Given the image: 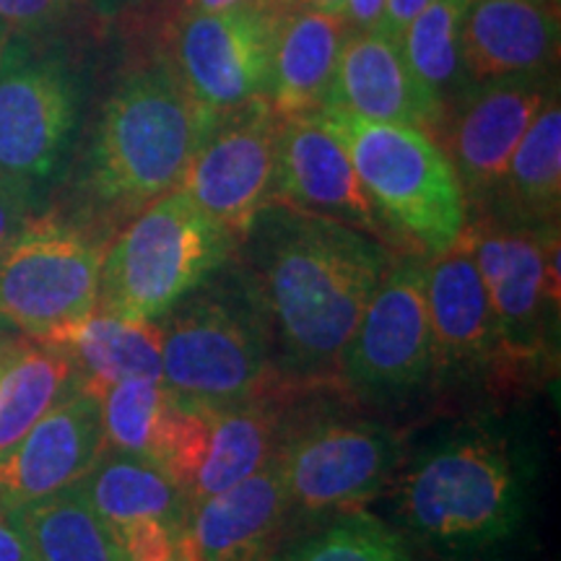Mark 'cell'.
<instances>
[{"instance_id":"obj_1","label":"cell","mask_w":561,"mask_h":561,"mask_svg":"<svg viewBox=\"0 0 561 561\" xmlns=\"http://www.w3.org/2000/svg\"><path fill=\"white\" fill-rule=\"evenodd\" d=\"M543 462L528 413H468L405 450L388 486L392 525L434 561H510L530 543Z\"/></svg>"},{"instance_id":"obj_2","label":"cell","mask_w":561,"mask_h":561,"mask_svg":"<svg viewBox=\"0 0 561 561\" xmlns=\"http://www.w3.org/2000/svg\"><path fill=\"white\" fill-rule=\"evenodd\" d=\"M234 257L261 301L280 388L322 392L339 385L343 351L396 261L390 244L271 203L237 240Z\"/></svg>"},{"instance_id":"obj_3","label":"cell","mask_w":561,"mask_h":561,"mask_svg":"<svg viewBox=\"0 0 561 561\" xmlns=\"http://www.w3.org/2000/svg\"><path fill=\"white\" fill-rule=\"evenodd\" d=\"M214 123L170 60L125 76L104 102L83 167V191L94 206L91 229L117 234L138 210L178 191Z\"/></svg>"},{"instance_id":"obj_4","label":"cell","mask_w":561,"mask_h":561,"mask_svg":"<svg viewBox=\"0 0 561 561\" xmlns=\"http://www.w3.org/2000/svg\"><path fill=\"white\" fill-rule=\"evenodd\" d=\"M153 322L161 382L180 401L224 409L284 390L261 301L234 255Z\"/></svg>"},{"instance_id":"obj_5","label":"cell","mask_w":561,"mask_h":561,"mask_svg":"<svg viewBox=\"0 0 561 561\" xmlns=\"http://www.w3.org/2000/svg\"><path fill=\"white\" fill-rule=\"evenodd\" d=\"M318 115L346 146L390 242L430 257L460 240L468 221L466 198L432 133L335 107H320Z\"/></svg>"},{"instance_id":"obj_6","label":"cell","mask_w":561,"mask_h":561,"mask_svg":"<svg viewBox=\"0 0 561 561\" xmlns=\"http://www.w3.org/2000/svg\"><path fill=\"white\" fill-rule=\"evenodd\" d=\"M462 240L489 294L504 388L546 377L559 356V224L533 227L476 214Z\"/></svg>"},{"instance_id":"obj_7","label":"cell","mask_w":561,"mask_h":561,"mask_svg":"<svg viewBox=\"0 0 561 561\" xmlns=\"http://www.w3.org/2000/svg\"><path fill=\"white\" fill-rule=\"evenodd\" d=\"M237 237L182 187L138 210L110 240L96 310L153 322L234 255Z\"/></svg>"},{"instance_id":"obj_8","label":"cell","mask_w":561,"mask_h":561,"mask_svg":"<svg viewBox=\"0 0 561 561\" xmlns=\"http://www.w3.org/2000/svg\"><path fill=\"white\" fill-rule=\"evenodd\" d=\"M107 237L83 221L34 214L0 255V320L55 343L96 310Z\"/></svg>"},{"instance_id":"obj_9","label":"cell","mask_w":561,"mask_h":561,"mask_svg":"<svg viewBox=\"0 0 561 561\" xmlns=\"http://www.w3.org/2000/svg\"><path fill=\"white\" fill-rule=\"evenodd\" d=\"M278 458L291 523H299L382 496L405 458V437L375 419L297 411Z\"/></svg>"},{"instance_id":"obj_10","label":"cell","mask_w":561,"mask_h":561,"mask_svg":"<svg viewBox=\"0 0 561 561\" xmlns=\"http://www.w3.org/2000/svg\"><path fill=\"white\" fill-rule=\"evenodd\" d=\"M339 388L380 411L405 409L434 392L424 255H396L343 351Z\"/></svg>"},{"instance_id":"obj_11","label":"cell","mask_w":561,"mask_h":561,"mask_svg":"<svg viewBox=\"0 0 561 561\" xmlns=\"http://www.w3.org/2000/svg\"><path fill=\"white\" fill-rule=\"evenodd\" d=\"M79 123L68 62L26 42L0 47V178L32 187L53 178Z\"/></svg>"},{"instance_id":"obj_12","label":"cell","mask_w":561,"mask_h":561,"mask_svg":"<svg viewBox=\"0 0 561 561\" xmlns=\"http://www.w3.org/2000/svg\"><path fill=\"white\" fill-rule=\"evenodd\" d=\"M557 94L551 73H517L471 81L447 104L434 140L450 159L468 214L494 201L525 130Z\"/></svg>"},{"instance_id":"obj_13","label":"cell","mask_w":561,"mask_h":561,"mask_svg":"<svg viewBox=\"0 0 561 561\" xmlns=\"http://www.w3.org/2000/svg\"><path fill=\"white\" fill-rule=\"evenodd\" d=\"M284 13L268 0L187 13L174 32L170 60L187 94L214 117L268 94Z\"/></svg>"},{"instance_id":"obj_14","label":"cell","mask_w":561,"mask_h":561,"mask_svg":"<svg viewBox=\"0 0 561 561\" xmlns=\"http://www.w3.org/2000/svg\"><path fill=\"white\" fill-rule=\"evenodd\" d=\"M280 115L261 96L216 117L182 178V191L240 240L271 206Z\"/></svg>"},{"instance_id":"obj_15","label":"cell","mask_w":561,"mask_h":561,"mask_svg":"<svg viewBox=\"0 0 561 561\" xmlns=\"http://www.w3.org/2000/svg\"><path fill=\"white\" fill-rule=\"evenodd\" d=\"M434 392L500 388L502 359L486 286L466 240L426 257Z\"/></svg>"},{"instance_id":"obj_16","label":"cell","mask_w":561,"mask_h":561,"mask_svg":"<svg viewBox=\"0 0 561 561\" xmlns=\"http://www.w3.org/2000/svg\"><path fill=\"white\" fill-rule=\"evenodd\" d=\"M271 203L328 216L377 240H388L346 146L328 128L318 110L280 117Z\"/></svg>"},{"instance_id":"obj_17","label":"cell","mask_w":561,"mask_h":561,"mask_svg":"<svg viewBox=\"0 0 561 561\" xmlns=\"http://www.w3.org/2000/svg\"><path fill=\"white\" fill-rule=\"evenodd\" d=\"M110 450L164 468L187 494L206 458L210 409L180 401L164 382L128 380L96 392Z\"/></svg>"},{"instance_id":"obj_18","label":"cell","mask_w":561,"mask_h":561,"mask_svg":"<svg viewBox=\"0 0 561 561\" xmlns=\"http://www.w3.org/2000/svg\"><path fill=\"white\" fill-rule=\"evenodd\" d=\"M102 403L81 388L0 455V507L11 510L79 483L104 453Z\"/></svg>"},{"instance_id":"obj_19","label":"cell","mask_w":561,"mask_h":561,"mask_svg":"<svg viewBox=\"0 0 561 561\" xmlns=\"http://www.w3.org/2000/svg\"><path fill=\"white\" fill-rule=\"evenodd\" d=\"M291 525L278 453L234 486L193 502L182 549L187 561H263Z\"/></svg>"},{"instance_id":"obj_20","label":"cell","mask_w":561,"mask_h":561,"mask_svg":"<svg viewBox=\"0 0 561 561\" xmlns=\"http://www.w3.org/2000/svg\"><path fill=\"white\" fill-rule=\"evenodd\" d=\"M325 107L377 123L413 125L437 133L445 107L411 73L401 45L380 30L348 32Z\"/></svg>"},{"instance_id":"obj_21","label":"cell","mask_w":561,"mask_h":561,"mask_svg":"<svg viewBox=\"0 0 561 561\" xmlns=\"http://www.w3.org/2000/svg\"><path fill=\"white\" fill-rule=\"evenodd\" d=\"M557 0H471L460 50L468 81L551 73L559 60Z\"/></svg>"},{"instance_id":"obj_22","label":"cell","mask_w":561,"mask_h":561,"mask_svg":"<svg viewBox=\"0 0 561 561\" xmlns=\"http://www.w3.org/2000/svg\"><path fill=\"white\" fill-rule=\"evenodd\" d=\"M301 392L276 390L252 401L210 409L206 458L187 486V500L201 502L234 486L278 453L289 432Z\"/></svg>"},{"instance_id":"obj_23","label":"cell","mask_w":561,"mask_h":561,"mask_svg":"<svg viewBox=\"0 0 561 561\" xmlns=\"http://www.w3.org/2000/svg\"><path fill=\"white\" fill-rule=\"evenodd\" d=\"M348 32L346 19L335 13L297 9L280 16L265 94L280 117L325 107Z\"/></svg>"},{"instance_id":"obj_24","label":"cell","mask_w":561,"mask_h":561,"mask_svg":"<svg viewBox=\"0 0 561 561\" xmlns=\"http://www.w3.org/2000/svg\"><path fill=\"white\" fill-rule=\"evenodd\" d=\"M76 486L83 491L112 533L140 523L164 525L178 536L185 533L191 500L157 462L104 447Z\"/></svg>"},{"instance_id":"obj_25","label":"cell","mask_w":561,"mask_h":561,"mask_svg":"<svg viewBox=\"0 0 561 561\" xmlns=\"http://www.w3.org/2000/svg\"><path fill=\"white\" fill-rule=\"evenodd\" d=\"M561 210V104L559 94L543 104L512 153L494 201L481 214L496 219L559 224ZM476 216V214H473Z\"/></svg>"},{"instance_id":"obj_26","label":"cell","mask_w":561,"mask_h":561,"mask_svg":"<svg viewBox=\"0 0 561 561\" xmlns=\"http://www.w3.org/2000/svg\"><path fill=\"white\" fill-rule=\"evenodd\" d=\"M55 343L73 356L81 385L94 396L115 382H161V343L157 322L128 320L121 314L94 310Z\"/></svg>"},{"instance_id":"obj_27","label":"cell","mask_w":561,"mask_h":561,"mask_svg":"<svg viewBox=\"0 0 561 561\" xmlns=\"http://www.w3.org/2000/svg\"><path fill=\"white\" fill-rule=\"evenodd\" d=\"M81 388L79 367L66 348L24 335L0 367V455Z\"/></svg>"},{"instance_id":"obj_28","label":"cell","mask_w":561,"mask_h":561,"mask_svg":"<svg viewBox=\"0 0 561 561\" xmlns=\"http://www.w3.org/2000/svg\"><path fill=\"white\" fill-rule=\"evenodd\" d=\"M5 512L24 536L34 561H125L115 533L76 483Z\"/></svg>"},{"instance_id":"obj_29","label":"cell","mask_w":561,"mask_h":561,"mask_svg":"<svg viewBox=\"0 0 561 561\" xmlns=\"http://www.w3.org/2000/svg\"><path fill=\"white\" fill-rule=\"evenodd\" d=\"M305 530L280 538L263 561H419L396 525L364 507L312 517Z\"/></svg>"},{"instance_id":"obj_30","label":"cell","mask_w":561,"mask_h":561,"mask_svg":"<svg viewBox=\"0 0 561 561\" xmlns=\"http://www.w3.org/2000/svg\"><path fill=\"white\" fill-rule=\"evenodd\" d=\"M468 3L471 0H430V5L405 26L403 37L398 39L411 73L445 110L471 83L462 68L460 50V30Z\"/></svg>"},{"instance_id":"obj_31","label":"cell","mask_w":561,"mask_h":561,"mask_svg":"<svg viewBox=\"0 0 561 561\" xmlns=\"http://www.w3.org/2000/svg\"><path fill=\"white\" fill-rule=\"evenodd\" d=\"M76 0H0V26L5 32H42L58 24Z\"/></svg>"},{"instance_id":"obj_32","label":"cell","mask_w":561,"mask_h":561,"mask_svg":"<svg viewBox=\"0 0 561 561\" xmlns=\"http://www.w3.org/2000/svg\"><path fill=\"white\" fill-rule=\"evenodd\" d=\"M34 216V191L21 182L0 178V255Z\"/></svg>"},{"instance_id":"obj_33","label":"cell","mask_w":561,"mask_h":561,"mask_svg":"<svg viewBox=\"0 0 561 561\" xmlns=\"http://www.w3.org/2000/svg\"><path fill=\"white\" fill-rule=\"evenodd\" d=\"M430 5V0H385V11L380 19V32L390 39H401L405 26Z\"/></svg>"},{"instance_id":"obj_34","label":"cell","mask_w":561,"mask_h":561,"mask_svg":"<svg viewBox=\"0 0 561 561\" xmlns=\"http://www.w3.org/2000/svg\"><path fill=\"white\" fill-rule=\"evenodd\" d=\"M385 11V0H346V24L354 32L380 30V19Z\"/></svg>"},{"instance_id":"obj_35","label":"cell","mask_w":561,"mask_h":561,"mask_svg":"<svg viewBox=\"0 0 561 561\" xmlns=\"http://www.w3.org/2000/svg\"><path fill=\"white\" fill-rule=\"evenodd\" d=\"M0 561H34L24 536L3 507H0Z\"/></svg>"},{"instance_id":"obj_36","label":"cell","mask_w":561,"mask_h":561,"mask_svg":"<svg viewBox=\"0 0 561 561\" xmlns=\"http://www.w3.org/2000/svg\"><path fill=\"white\" fill-rule=\"evenodd\" d=\"M280 11H297V9H310L322 13H335L343 16L346 13V0H276Z\"/></svg>"},{"instance_id":"obj_37","label":"cell","mask_w":561,"mask_h":561,"mask_svg":"<svg viewBox=\"0 0 561 561\" xmlns=\"http://www.w3.org/2000/svg\"><path fill=\"white\" fill-rule=\"evenodd\" d=\"M237 3H250V0H182L187 13H206V11H221L229 9V5ZM268 3L276 5V0H268Z\"/></svg>"},{"instance_id":"obj_38","label":"cell","mask_w":561,"mask_h":561,"mask_svg":"<svg viewBox=\"0 0 561 561\" xmlns=\"http://www.w3.org/2000/svg\"><path fill=\"white\" fill-rule=\"evenodd\" d=\"M21 339H24V335H21L16 328H11L9 322L0 320V362H5V356L11 354L13 346H16Z\"/></svg>"},{"instance_id":"obj_39","label":"cell","mask_w":561,"mask_h":561,"mask_svg":"<svg viewBox=\"0 0 561 561\" xmlns=\"http://www.w3.org/2000/svg\"><path fill=\"white\" fill-rule=\"evenodd\" d=\"M9 34H11V32H5L3 26H0V47H3V42H5V37H9Z\"/></svg>"},{"instance_id":"obj_40","label":"cell","mask_w":561,"mask_h":561,"mask_svg":"<svg viewBox=\"0 0 561 561\" xmlns=\"http://www.w3.org/2000/svg\"><path fill=\"white\" fill-rule=\"evenodd\" d=\"M5 359H9V356H5ZM0 367H3V362H0Z\"/></svg>"},{"instance_id":"obj_41","label":"cell","mask_w":561,"mask_h":561,"mask_svg":"<svg viewBox=\"0 0 561 561\" xmlns=\"http://www.w3.org/2000/svg\"><path fill=\"white\" fill-rule=\"evenodd\" d=\"M557 3H559V0H557Z\"/></svg>"}]
</instances>
